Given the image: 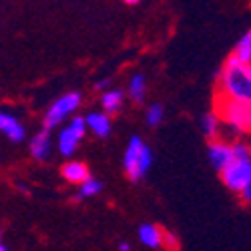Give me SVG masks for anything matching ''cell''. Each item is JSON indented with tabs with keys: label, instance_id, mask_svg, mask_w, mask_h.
Masks as SVG:
<instances>
[{
	"label": "cell",
	"instance_id": "obj_16",
	"mask_svg": "<svg viewBox=\"0 0 251 251\" xmlns=\"http://www.w3.org/2000/svg\"><path fill=\"white\" fill-rule=\"evenodd\" d=\"M100 102H102V109L107 113H117L123 104V93L121 91H109V93L102 95Z\"/></svg>",
	"mask_w": 251,
	"mask_h": 251
},
{
	"label": "cell",
	"instance_id": "obj_22",
	"mask_svg": "<svg viewBox=\"0 0 251 251\" xmlns=\"http://www.w3.org/2000/svg\"><path fill=\"white\" fill-rule=\"evenodd\" d=\"M241 195H243V201H245V203H249V199H251V185H249V187H245V189L241 191Z\"/></svg>",
	"mask_w": 251,
	"mask_h": 251
},
{
	"label": "cell",
	"instance_id": "obj_7",
	"mask_svg": "<svg viewBox=\"0 0 251 251\" xmlns=\"http://www.w3.org/2000/svg\"><path fill=\"white\" fill-rule=\"evenodd\" d=\"M0 131L2 133H6V137L12 141V143H20L25 139V135H26V131H25V127L20 125L12 115H8V113H0Z\"/></svg>",
	"mask_w": 251,
	"mask_h": 251
},
{
	"label": "cell",
	"instance_id": "obj_18",
	"mask_svg": "<svg viewBox=\"0 0 251 251\" xmlns=\"http://www.w3.org/2000/svg\"><path fill=\"white\" fill-rule=\"evenodd\" d=\"M201 127H203V133H205L207 137H215V133H217V117H215L213 113L205 115V117L201 119Z\"/></svg>",
	"mask_w": 251,
	"mask_h": 251
},
{
	"label": "cell",
	"instance_id": "obj_24",
	"mask_svg": "<svg viewBox=\"0 0 251 251\" xmlns=\"http://www.w3.org/2000/svg\"><path fill=\"white\" fill-rule=\"evenodd\" d=\"M107 85H109L107 80H99V82H97V89H99V91H102V89H107Z\"/></svg>",
	"mask_w": 251,
	"mask_h": 251
},
{
	"label": "cell",
	"instance_id": "obj_20",
	"mask_svg": "<svg viewBox=\"0 0 251 251\" xmlns=\"http://www.w3.org/2000/svg\"><path fill=\"white\" fill-rule=\"evenodd\" d=\"M231 153H233V159L237 161H243V159H249V147L245 143H237L231 147Z\"/></svg>",
	"mask_w": 251,
	"mask_h": 251
},
{
	"label": "cell",
	"instance_id": "obj_14",
	"mask_svg": "<svg viewBox=\"0 0 251 251\" xmlns=\"http://www.w3.org/2000/svg\"><path fill=\"white\" fill-rule=\"evenodd\" d=\"M151 165H153V153H151V149L147 147V145L143 143V149L139 153V163H137V181L147 175Z\"/></svg>",
	"mask_w": 251,
	"mask_h": 251
},
{
	"label": "cell",
	"instance_id": "obj_21",
	"mask_svg": "<svg viewBox=\"0 0 251 251\" xmlns=\"http://www.w3.org/2000/svg\"><path fill=\"white\" fill-rule=\"evenodd\" d=\"M69 127L82 139V135H85V131H87V125H85V119H80V117H75L73 121H71V125Z\"/></svg>",
	"mask_w": 251,
	"mask_h": 251
},
{
	"label": "cell",
	"instance_id": "obj_25",
	"mask_svg": "<svg viewBox=\"0 0 251 251\" xmlns=\"http://www.w3.org/2000/svg\"><path fill=\"white\" fill-rule=\"evenodd\" d=\"M129 249H131L129 243H121V245H119V251H129Z\"/></svg>",
	"mask_w": 251,
	"mask_h": 251
},
{
	"label": "cell",
	"instance_id": "obj_19",
	"mask_svg": "<svg viewBox=\"0 0 251 251\" xmlns=\"http://www.w3.org/2000/svg\"><path fill=\"white\" fill-rule=\"evenodd\" d=\"M163 104H151L149 111H147V123L151 125V127H157V125L163 121Z\"/></svg>",
	"mask_w": 251,
	"mask_h": 251
},
{
	"label": "cell",
	"instance_id": "obj_10",
	"mask_svg": "<svg viewBox=\"0 0 251 251\" xmlns=\"http://www.w3.org/2000/svg\"><path fill=\"white\" fill-rule=\"evenodd\" d=\"M85 125L97 137H109V133H111V119L104 113H91L85 119Z\"/></svg>",
	"mask_w": 251,
	"mask_h": 251
},
{
	"label": "cell",
	"instance_id": "obj_5",
	"mask_svg": "<svg viewBox=\"0 0 251 251\" xmlns=\"http://www.w3.org/2000/svg\"><path fill=\"white\" fill-rule=\"evenodd\" d=\"M209 161H211V165L217 171H223L225 167L233 161L231 147L225 143H211L209 145Z\"/></svg>",
	"mask_w": 251,
	"mask_h": 251
},
{
	"label": "cell",
	"instance_id": "obj_23",
	"mask_svg": "<svg viewBox=\"0 0 251 251\" xmlns=\"http://www.w3.org/2000/svg\"><path fill=\"white\" fill-rule=\"evenodd\" d=\"M167 243H169V247H171V249H177V245H179V243L173 239V235H171V233H167Z\"/></svg>",
	"mask_w": 251,
	"mask_h": 251
},
{
	"label": "cell",
	"instance_id": "obj_1",
	"mask_svg": "<svg viewBox=\"0 0 251 251\" xmlns=\"http://www.w3.org/2000/svg\"><path fill=\"white\" fill-rule=\"evenodd\" d=\"M217 75L221 78V89H223L225 99L249 104V100H251V69H249V65H243L235 56H229L225 67Z\"/></svg>",
	"mask_w": 251,
	"mask_h": 251
},
{
	"label": "cell",
	"instance_id": "obj_15",
	"mask_svg": "<svg viewBox=\"0 0 251 251\" xmlns=\"http://www.w3.org/2000/svg\"><path fill=\"white\" fill-rule=\"evenodd\" d=\"M145 89H147V80H145V75H135L131 78L129 85V95L135 102H143L145 100Z\"/></svg>",
	"mask_w": 251,
	"mask_h": 251
},
{
	"label": "cell",
	"instance_id": "obj_13",
	"mask_svg": "<svg viewBox=\"0 0 251 251\" xmlns=\"http://www.w3.org/2000/svg\"><path fill=\"white\" fill-rule=\"evenodd\" d=\"M239 62H243V65H249L251 62V34L245 32L241 38H239V43L235 47V54H233Z\"/></svg>",
	"mask_w": 251,
	"mask_h": 251
},
{
	"label": "cell",
	"instance_id": "obj_6",
	"mask_svg": "<svg viewBox=\"0 0 251 251\" xmlns=\"http://www.w3.org/2000/svg\"><path fill=\"white\" fill-rule=\"evenodd\" d=\"M141 149H143V141L139 137H133L129 141L127 151H125V171H127L131 181H137V163H139Z\"/></svg>",
	"mask_w": 251,
	"mask_h": 251
},
{
	"label": "cell",
	"instance_id": "obj_8",
	"mask_svg": "<svg viewBox=\"0 0 251 251\" xmlns=\"http://www.w3.org/2000/svg\"><path fill=\"white\" fill-rule=\"evenodd\" d=\"M139 239L141 243H145L151 249H157L165 243V237H163V231L157 227V225H151V223H145L139 227Z\"/></svg>",
	"mask_w": 251,
	"mask_h": 251
},
{
	"label": "cell",
	"instance_id": "obj_3",
	"mask_svg": "<svg viewBox=\"0 0 251 251\" xmlns=\"http://www.w3.org/2000/svg\"><path fill=\"white\" fill-rule=\"evenodd\" d=\"M221 179L231 191L241 193L245 187L251 185V159H243V161L233 159L221 171Z\"/></svg>",
	"mask_w": 251,
	"mask_h": 251
},
{
	"label": "cell",
	"instance_id": "obj_17",
	"mask_svg": "<svg viewBox=\"0 0 251 251\" xmlns=\"http://www.w3.org/2000/svg\"><path fill=\"white\" fill-rule=\"evenodd\" d=\"M100 189H102V183H100V181H97V179H91V177H89L85 183H80L78 197H80V199H85V197H93V195H97Z\"/></svg>",
	"mask_w": 251,
	"mask_h": 251
},
{
	"label": "cell",
	"instance_id": "obj_12",
	"mask_svg": "<svg viewBox=\"0 0 251 251\" xmlns=\"http://www.w3.org/2000/svg\"><path fill=\"white\" fill-rule=\"evenodd\" d=\"M78 141H80V137H78L71 127L62 129L60 135H58V149H60V153L65 155V157H71V155L76 151Z\"/></svg>",
	"mask_w": 251,
	"mask_h": 251
},
{
	"label": "cell",
	"instance_id": "obj_2",
	"mask_svg": "<svg viewBox=\"0 0 251 251\" xmlns=\"http://www.w3.org/2000/svg\"><path fill=\"white\" fill-rule=\"evenodd\" d=\"M219 117L229 127L239 133H247L251 125V107L247 102H237L231 99H223L219 102Z\"/></svg>",
	"mask_w": 251,
	"mask_h": 251
},
{
	"label": "cell",
	"instance_id": "obj_9",
	"mask_svg": "<svg viewBox=\"0 0 251 251\" xmlns=\"http://www.w3.org/2000/svg\"><path fill=\"white\" fill-rule=\"evenodd\" d=\"M30 153L38 161H45L49 157V153H50V137H49V131L47 129L36 133L32 137V141H30Z\"/></svg>",
	"mask_w": 251,
	"mask_h": 251
},
{
	"label": "cell",
	"instance_id": "obj_11",
	"mask_svg": "<svg viewBox=\"0 0 251 251\" xmlns=\"http://www.w3.org/2000/svg\"><path fill=\"white\" fill-rule=\"evenodd\" d=\"M62 177L71 183H85L89 179V169L85 163H78V161H71L62 167Z\"/></svg>",
	"mask_w": 251,
	"mask_h": 251
},
{
	"label": "cell",
	"instance_id": "obj_26",
	"mask_svg": "<svg viewBox=\"0 0 251 251\" xmlns=\"http://www.w3.org/2000/svg\"><path fill=\"white\" fill-rule=\"evenodd\" d=\"M0 251H8V249H6V247H4L2 243H0Z\"/></svg>",
	"mask_w": 251,
	"mask_h": 251
},
{
	"label": "cell",
	"instance_id": "obj_4",
	"mask_svg": "<svg viewBox=\"0 0 251 251\" xmlns=\"http://www.w3.org/2000/svg\"><path fill=\"white\" fill-rule=\"evenodd\" d=\"M80 104V95L78 93H69V95H65V97H60L52 107L49 109V113H47V117H45V127H47V131L49 129H52V127H56V125H60V121H65V117L67 115H71L76 107Z\"/></svg>",
	"mask_w": 251,
	"mask_h": 251
}]
</instances>
